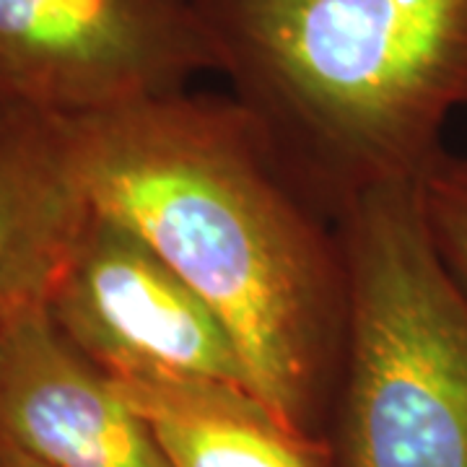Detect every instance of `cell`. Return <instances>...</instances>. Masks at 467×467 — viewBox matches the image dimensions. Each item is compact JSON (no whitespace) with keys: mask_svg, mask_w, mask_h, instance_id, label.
<instances>
[{"mask_svg":"<svg viewBox=\"0 0 467 467\" xmlns=\"http://www.w3.org/2000/svg\"><path fill=\"white\" fill-rule=\"evenodd\" d=\"M57 119L91 211L149 242L201 294L252 389L315 436L343 368L346 250L260 119L236 97L190 91Z\"/></svg>","mask_w":467,"mask_h":467,"instance_id":"obj_1","label":"cell"},{"mask_svg":"<svg viewBox=\"0 0 467 467\" xmlns=\"http://www.w3.org/2000/svg\"><path fill=\"white\" fill-rule=\"evenodd\" d=\"M218 73L337 218L418 182L467 109V0H195Z\"/></svg>","mask_w":467,"mask_h":467,"instance_id":"obj_2","label":"cell"},{"mask_svg":"<svg viewBox=\"0 0 467 467\" xmlns=\"http://www.w3.org/2000/svg\"><path fill=\"white\" fill-rule=\"evenodd\" d=\"M335 221L348 270L337 467H467V291L420 180L377 184Z\"/></svg>","mask_w":467,"mask_h":467,"instance_id":"obj_3","label":"cell"},{"mask_svg":"<svg viewBox=\"0 0 467 467\" xmlns=\"http://www.w3.org/2000/svg\"><path fill=\"white\" fill-rule=\"evenodd\" d=\"M205 70L218 52L195 0H0V107L84 117Z\"/></svg>","mask_w":467,"mask_h":467,"instance_id":"obj_4","label":"cell"},{"mask_svg":"<svg viewBox=\"0 0 467 467\" xmlns=\"http://www.w3.org/2000/svg\"><path fill=\"white\" fill-rule=\"evenodd\" d=\"M50 315L109 377L187 374L252 389L221 317L149 242L112 218L94 213Z\"/></svg>","mask_w":467,"mask_h":467,"instance_id":"obj_5","label":"cell"},{"mask_svg":"<svg viewBox=\"0 0 467 467\" xmlns=\"http://www.w3.org/2000/svg\"><path fill=\"white\" fill-rule=\"evenodd\" d=\"M0 441L47 467H171L109 374L42 306L0 335Z\"/></svg>","mask_w":467,"mask_h":467,"instance_id":"obj_6","label":"cell"},{"mask_svg":"<svg viewBox=\"0 0 467 467\" xmlns=\"http://www.w3.org/2000/svg\"><path fill=\"white\" fill-rule=\"evenodd\" d=\"M91 218L60 119L0 107V335L50 306Z\"/></svg>","mask_w":467,"mask_h":467,"instance_id":"obj_7","label":"cell"},{"mask_svg":"<svg viewBox=\"0 0 467 467\" xmlns=\"http://www.w3.org/2000/svg\"><path fill=\"white\" fill-rule=\"evenodd\" d=\"M109 379L171 467H327L322 441L294 429L250 387L187 374Z\"/></svg>","mask_w":467,"mask_h":467,"instance_id":"obj_8","label":"cell"},{"mask_svg":"<svg viewBox=\"0 0 467 467\" xmlns=\"http://www.w3.org/2000/svg\"><path fill=\"white\" fill-rule=\"evenodd\" d=\"M420 201L436 247L467 291V156L444 150L420 177Z\"/></svg>","mask_w":467,"mask_h":467,"instance_id":"obj_9","label":"cell"},{"mask_svg":"<svg viewBox=\"0 0 467 467\" xmlns=\"http://www.w3.org/2000/svg\"><path fill=\"white\" fill-rule=\"evenodd\" d=\"M0 467H47L42 462H36L32 457H26L24 451H18L16 447L0 441Z\"/></svg>","mask_w":467,"mask_h":467,"instance_id":"obj_10","label":"cell"}]
</instances>
